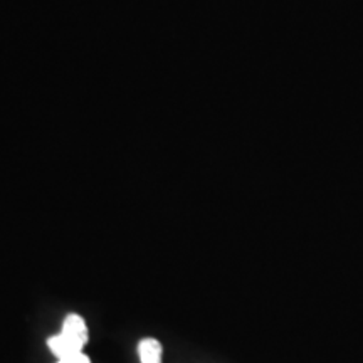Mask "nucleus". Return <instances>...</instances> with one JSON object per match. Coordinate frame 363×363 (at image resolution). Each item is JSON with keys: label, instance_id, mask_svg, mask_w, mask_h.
Instances as JSON below:
<instances>
[{"label": "nucleus", "instance_id": "nucleus-1", "mask_svg": "<svg viewBox=\"0 0 363 363\" xmlns=\"http://www.w3.org/2000/svg\"><path fill=\"white\" fill-rule=\"evenodd\" d=\"M88 326H86L83 316L67 315L66 320L62 321L61 331L48 340V347L52 352V355L57 357V360H62V358L83 353V348L88 343Z\"/></svg>", "mask_w": 363, "mask_h": 363}, {"label": "nucleus", "instance_id": "nucleus-3", "mask_svg": "<svg viewBox=\"0 0 363 363\" xmlns=\"http://www.w3.org/2000/svg\"><path fill=\"white\" fill-rule=\"evenodd\" d=\"M57 363H91V360L84 353H79V355L69 357V358H62V360H57Z\"/></svg>", "mask_w": 363, "mask_h": 363}, {"label": "nucleus", "instance_id": "nucleus-2", "mask_svg": "<svg viewBox=\"0 0 363 363\" xmlns=\"http://www.w3.org/2000/svg\"><path fill=\"white\" fill-rule=\"evenodd\" d=\"M162 343L155 338H143L138 343V357L142 363H162Z\"/></svg>", "mask_w": 363, "mask_h": 363}]
</instances>
